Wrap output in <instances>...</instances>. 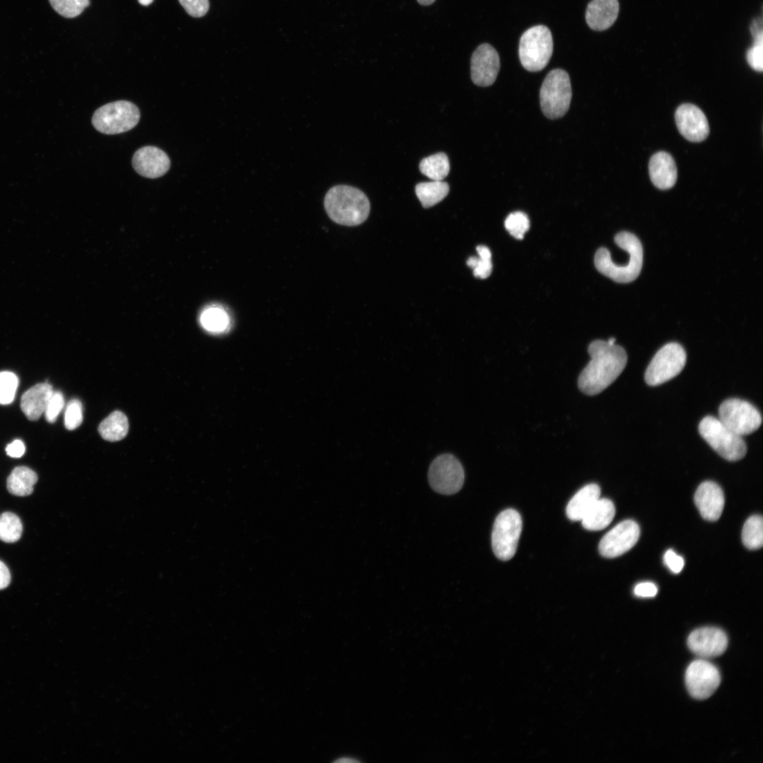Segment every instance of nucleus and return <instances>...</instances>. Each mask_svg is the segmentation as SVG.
<instances>
[{"label": "nucleus", "instance_id": "1", "mask_svg": "<svg viewBox=\"0 0 763 763\" xmlns=\"http://www.w3.org/2000/svg\"><path fill=\"white\" fill-rule=\"evenodd\" d=\"M591 360L581 372L578 386L581 392L593 396L610 386L625 369L627 356L623 348L603 340L591 342Z\"/></svg>", "mask_w": 763, "mask_h": 763}, {"label": "nucleus", "instance_id": "2", "mask_svg": "<svg viewBox=\"0 0 763 763\" xmlns=\"http://www.w3.org/2000/svg\"><path fill=\"white\" fill-rule=\"evenodd\" d=\"M324 208L335 223L346 226L358 225L367 218L370 204L361 190L348 185H336L326 194Z\"/></svg>", "mask_w": 763, "mask_h": 763}, {"label": "nucleus", "instance_id": "3", "mask_svg": "<svg viewBox=\"0 0 763 763\" xmlns=\"http://www.w3.org/2000/svg\"><path fill=\"white\" fill-rule=\"evenodd\" d=\"M698 429L703 439L723 459L735 461L746 454L747 446L742 437L730 430L718 418L704 417Z\"/></svg>", "mask_w": 763, "mask_h": 763}, {"label": "nucleus", "instance_id": "4", "mask_svg": "<svg viewBox=\"0 0 763 763\" xmlns=\"http://www.w3.org/2000/svg\"><path fill=\"white\" fill-rule=\"evenodd\" d=\"M552 51V34L545 25L531 27L520 38L519 59L527 71L536 72L544 69L550 61Z\"/></svg>", "mask_w": 763, "mask_h": 763}, {"label": "nucleus", "instance_id": "5", "mask_svg": "<svg viewBox=\"0 0 763 763\" xmlns=\"http://www.w3.org/2000/svg\"><path fill=\"white\" fill-rule=\"evenodd\" d=\"M571 99L572 87L568 73L561 69L550 71L540 91L543 113L552 119L562 117L568 111Z\"/></svg>", "mask_w": 763, "mask_h": 763}, {"label": "nucleus", "instance_id": "6", "mask_svg": "<svg viewBox=\"0 0 763 763\" xmlns=\"http://www.w3.org/2000/svg\"><path fill=\"white\" fill-rule=\"evenodd\" d=\"M140 111L133 102L118 100L99 107L94 112L92 124L105 134H117L134 128L140 119Z\"/></svg>", "mask_w": 763, "mask_h": 763}, {"label": "nucleus", "instance_id": "7", "mask_svg": "<svg viewBox=\"0 0 763 763\" xmlns=\"http://www.w3.org/2000/svg\"><path fill=\"white\" fill-rule=\"evenodd\" d=\"M522 529L519 513L507 509L497 516L492 531V547L496 557L501 560L511 559L516 553Z\"/></svg>", "mask_w": 763, "mask_h": 763}, {"label": "nucleus", "instance_id": "8", "mask_svg": "<svg viewBox=\"0 0 763 763\" xmlns=\"http://www.w3.org/2000/svg\"><path fill=\"white\" fill-rule=\"evenodd\" d=\"M686 353L677 343H669L658 350L645 372L647 384L657 386L676 377L684 368Z\"/></svg>", "mask_w": 763, "mask_h": 763}, {"label": "nucleus", "instance_id": "9", "mask_svg": "<svg viewBox=\"0 0 763 763\" xmlns=\"http://www.w3.org/2000/svg\"><path fill=\"white\" fill-rule=\"evenodd\" d=\"M464 477L461 462L451 454L437 456L428 471L430 485L442 495H450L459 492L463 485Z\"/></svg>", "mask_w": 763, "mask_h": 763}, {"label": "nucleus", "instance_id": "10", "mask_svg": "<svg viewBox=\"0 0 763 763\" xmlns=\"http://www.w3.org/2000/svg\"><path fill=\"white\" fill-rule=\"evenodd\" d=\"M718 416L726 427L741 437L756 431L762 424L759 411L740 398L724 401L719 406Z\"/></svg>", "mask_w": 763, "mask_h": 763}, {"label": "nucleus", "instance_id": "11", "mask_svg": "<svg viewBox=\"0 0 763 763\" xmlns=\"http://www.w3.org/2000/svg\"><path fill=\"white\" fill-rule=\"evenodd\" d=\"M721 675L718 668L706 659L692 661L685 673V683L690 695L697 699L711 697L718 687Z\"/></svg>", "mask_w": 763, "mask_h": 763}, {"label": "nucleus", "instance_id": "12", "mask_svg": "<svg viewBox=\"0 0 763 763\" xmlns=\"http://www.w3.org/2000/svg\"><path fill=\"white\" fill-rule=\"evenodd\" d=\"M639 534V526L634 521L625 520L601 538L598 550L602 556L607 558L620 556L637 543Z\"/></svg>", "mask_w": 763, "mask_h": 763}, {"label": "nucleus", "instance_id": "13", "mask_svg": "<svg viewBox=\"0 0 763 763\" xmlns=\"http://www.w3.org/2000/svg\"><path fill=\"white\" fill-rule=\"evenodd\" d=\"M499 67V57L496 49L490 44H481L471 59L472 81L481 87L491 85L497 76Z\"/></svg>", "mask_w": 763, "mask_h": 763}, {"label": "nucleus", "instance_id": "14", "mask_svg": "<svg viewBox=\"0 0 763 763\" xmlns=\"http://www.w3.org/2000/svg\"><path fill=\"white\" fill-rule=\"evenodd\" d=\"M687 646L700 658H711L723 654L728 646V637L721 629L705 627L692 632Z\"/></svg>", "mask_w": 763, "mask_h": 763}, {"label": "nucleus", "instance_id": "15", "mask_svg": "<svg viewBox=\"0 0 763 763\" xmlns=\"http://www.w3.org/2000/svg\"><path fill=\"white\" fill-rule=\"evenodd\" d=\"M675 120L679 132L690 141L700 142L709 135L707 119L703 112L693 104L680 105L675 111Z\"/></svg>", "mask_w": 763, "mask_h": 763}, {"label": "nucleus", "instance_id": "16", "mask_svg": "<svg viewBox=\"0 0 763 763\" xmlns=\"http://www.w3.org/2000/svg\"><path fill=\"white\" fill-rule=\"evenodd\" d=\"M132 165L140 175L155 179L164 175L170 167L168 155L155 146H144L138 149L132 158Z\"/></svg>", "mask_w": 763, "mask_h": 763}, {"label": "nucleus", "instance_id": "17", "mask_svg": "<svg viewBox=\"0 0 763 763\" xmlns=\"http://www.w3.org/2000/svg\"><path fill=\"white\" fill-rule=\"evenodd\" d=\"M694 504L701 516L707 521L718 520L723 510L725 498L722 489L714 482L704 481L697 487Z\"/></svg>", "mask_w": 763, "mask_h": 763}, {"label": "nucleus", "instance_id": "18", "mask_svg": "<svg viewBox=\"0 0 763 763\" xmlns=\"http://www.w3.org/2000/svg\"><path fill=\"white\" fill-rule=\"evenodd\" d=\"M650 179L658 189L666 190L673 187L678 177L677 167L673 158L667 152L653 154L649 163Z\"/></svg>", "mask_w": 763, "mask_h": 763}, {"label": "nucleus", "instance_id": "19", "mask_svg": "<svg viewBox=\"0 0 763 763\" xmlns=\"http://www.w3.org/2000/svg\"><path fill=\"white\" fill-rule=\"evenodd\" d=\"M618 12L617 0H591L587 6L586 20L592 30L603 31L615 23Z\"/></svg>", "mask_w": 763, "mask_h": 763}, {"label": "nucleus", "instance_id": "20", "mask_svg": "<svg viewBox=\"0 0 763 763\" xmlns=\"http://www.w3.org/2000/svg\"><path fill=\"white\" fill-rule=\"evenodd\" d=\"M52 393V385L47 382L37 384L23 393L20 408L29 420L36 421L42 416Z\"/></svg>", "mask_w": 763, "mask_h": 763}, {"label": "nucleus", "instance_id": "21", "mask_svg": "<svg viewBox=\"0 0 763 763\" xmlns=\"http://www.w3.org/2000/svg\"><path fill=\"white\" fill-rule=\"evenodd\" d=\"M615 508L611 500L598 498L589 508L581 520L584 528L588 531H601L613 521Z\"/></svg>", "mask_w": 763, "mask_h": 763}, {"label": "nucleus", "instance_id": "22", "mask_svg": "<svg viewBox=\"0 0 763 763\" xmlns=\"http://www.w3.org/2000/svg\"><path fill=\"white\" fill-rule=\"evenodd\" d=\"M601 488L595 483L581 487L567 504L566 514L572 521H581L589 508L600 497Z\"/></svg>", "mask_w": 763, "mask_h": 763}, {"label": "nucleus", "instance_id": "23", "mask_svg": "<svg viewBox=\"0 0 763 763\" xmlns=\"http://www.w3.org/2000/svg\"><path fill=\"white\" fill-rule=\"evenodd\" d=\"M37 475L27 466L16 467L7 478V490L13 495L23 497L32 494Z\"/></svg>", "mask_w": 763, "mask_h": 763}, {"label": "nucleus", "instance_id": "24", "mask_svg": "<svg viewBox=\"0 0 763 763\" xmlns=\"http://www.w3.org/2000/svg\"><path fill=\"white\" fill-rule=\"evenodd\" d=\"M128 430V419L122 412L119 410L112 412L100 422L98 427L100 436L110 442L122 439L127 434Z\"/></svg>", "mask_w": 763, "mask_h": 763}, {"label": "nucleus", "instance_id": "25", "mask_svg": "<svg viewBox=\"0 0 763 763\" xmlns=\"http://www.w3.org/2000/svg\"><path fill=\"white\" fill-rule=\"evenodd\" d=\"M415 191L422 207L427 208L436 205L448 195L449 186L443 181L420 182L416 184Z\"/></svg>", "mask_w": 763, "mask_h": 763}, {"label": "nucleus", "instance_id": "26", "mask_svg": "<svg viewBox=\"0 0 763 763\" xmlns=\"http://www.w3.org/2000/svg\"><path fill=\"white\" fill-rule=\"evenodd\" d=\"M750 30L754 39L752 46L747 49L746 59L754 70L762 72L763 70V30L762 18L752 20Z\"/></svg>", "mask_w": 763, "mask_h": 763}, {"label": "nucleus", "instance_id": "27", "mask_svg": "<svg viewBox=\"0 0 763 763\" xmlns=\"http://www.w3.org/2000/svg\"><path fill=\"white\" fill-rule=\"evenodd\" d=\"M420 172L433 181H442L450 170L449 160L444 153H437L423 158L419 164Z\"/></svg>", "mask_w": 763, "mask_h": 763}, {"label": "nucleus", "instance_id": "28", "mask_svg": "<svg viewBox=\"0 0 763 763\" xmlns=\"http://www.w3.org/2000/svg\"><path fill=\"white\" fill-rule=\"evenodd\" d=\"M742 540L744 545L750 550H757L763 544V520L759 515L749 517L745 522L742 531Z\"/></svg>", "mask_w": 763, "mask_h": 763}, {"label": "nucleus", "instance_id": "29", "mask_svg": "<svg viewBox=\"0 0 763 763\" xmlns=\"http://www.w3.org/2000/svg\"><path fill=\"white\" fill-rule=\"evenodd\" d=\"M23 525L19 517L11 512L0 515V540L5 543H14L21 537Z\"/></svg>", "mask_w": 763, "mask_h": 763}, {"label": "nucleus", "instance_id": "30", "mask_svg": "<svg viewBox=\"0 0 763 763\" xmlns=\"http://www.w3.org/2000/svg\"><path fill=\"white\" fill-rule=\"evenodd\" d=\"M479 257L471 256L468 259L466 264L473 268L475 277L485 279L492 273V264L491 261L492 254L489 248L485 245H479L476 247Z\"/></svg>", "mask_w": 763, "mask_h": 763}, {"label": "nucleus", "instance_id": "31", "mask_svg": "<svg viewBox=\"0 0 763 763\" xmlns=\"http://www.w3.org/2000/svg\"><path fill=\"white\" fill-rule=\"evenodd\" d=\"M200 321L203 328L211 332L223 331L229 324L226 312L217 307L205 309L201 315Z\"/></svg>", "mask_w": 763, "mask_h": 763}, {"label": "nucleus", "instance_id": "32", "mask_svg": "<svg viewBox=\"0 0 763 763\" xmlns=\"http://www.w3.org/2000/svg\"><path fill=\"white\" fill-rule=\"evenodd\" d=\"M504 227L514 237L522 239L524 234L530 227V221L527 215L521 211L510 213L504 221Z\"/></svg>", "mask_w": 763, "mask_h": 763}, {"label": "nucleus", "instance_id": "33", "mask_svg": "<svg viewBox=\"0 0 763 763\" xmlns=\"http://www.w3.org/2000/svg\"><path fill=\"white\" fill-rule=\"evenodd\" d=\"M52 7L65 18L80 15L90 4L89 0H49Z\"/></svg>", "mask_w": 763, "mask_h": 763}, {"label": "nucleus", "instance_id": "34", "mask_svg": "<svg viewBox=\"0 0 763 763\" xmlns=\"http://www.w3.org/2000/svg\"><path fill=\"white\" fill-rule=\"evenodd\" d=\"M18 386V379L14 373L0 372V404H9L13 401Z\"/></svg>", "mask_w": 763, "mask_h": 763}, {"label": "nucleus", "instance_id": "35", "mask_svg": "<svg viewBox=\"0 0 763 763\" xmlns=\"http://www.w3.org/2000/svg\"><path fill=\"white\" fill-rule=\"evenodd\" d=\"M83 421V409L80 401L71 400L65 411L64 425L67 430H72L78 427Z\"/></svg>", "mask_w": 763, "mask_h": 763}, {"label": "nucleus", "instance_id": "36", "mask_svg": "<svg viewBox=\"0 0 763 763\" xmlns=\"http://www.w3.org/2000/svg\"><path fill=\"white\" fill-rule=\"evenodd\" d=\"M64 404V400L61 392L53 391L44 413L47 422L52 423L56 421Z\"/></svg>", "mask_w": 763, "mask_h": 763}, {"label": "nucleus", "instance_id": "37", "mask_svg": "<svg viewBox=\"0 0 763 763\" xmlns=\"http://www.w3.org/2000/svg\"><path fill=\"white\" fill-rule=\"evenodd\" d=\"M188 14L193 17H202L209 9L208 0H179Z\"/></svg>", "mask_w": 763, "mask_h": 763}, {"label": "nucleus", "instance_id": "38", "mask_svg": "<svg viewBox=\"0 0 763 763\" xmlns=\"http://www.w3.org/2000/svg\"><path fill=\"white\" fill-rule=\"evenodd\" d=\"M663 561L670 570L675 574L680 572L685 564L684 559L671 549L664 554Z\"/></svg>", "mask_w": 763, "mask_h": 763}, {"label": "nucleus", "instance_id": "39", "mask_svg": "<svg viewBox=\"0 0 763 763\" xmlns=\"http://www.w3.org/2000/svg\"><path fill=\"white\" fill-rule=\"evenodd\" d=\"M657 591V586L652 582L639 583L634 589V594L639 597H653Z\"/></svg>", "mask_w": 763, "mask_h": 763}, {"label": "nucleus", "instance_id": "40", "mask_svg": "<svg viewBox=\"0 0 763 763\" xmlns=\"http://www.w3.org/2000/svg\"><path fill=\"white\" fill-rule=\"evenodd\" d=\"M25 445L21 440L16 439L6 447V454L13 458H20L25 453Z\"/></svg>", "mask_w": 763, "mask_h": 763}, {"label": "nucleus", "instance_id": "41", "mask_svg": "<svg viewBox=\"0 0 763 763\" xmlns=\"http://www.w3.org/2000/svg\"><path fill=\"white\" fill-rule=\"evenodd\" d=\"M10 582V572L6 564L0 560V590L6 588Z\"/></svg>", "mask_w": 763, "mask_h": 763}, {"label": "nucleus", "instance_id": "42", "mask_svg": "<svg viewBox=\"0 0 763 763\" xmlns=\"http://www.w3.org/2000/svg\"><path fill=\"white\" fill-rule=\"evenodd\" d=\"M417 1L421 6H429L432 4L435 0H417Z\"/></svg>", "mask_w": 763, "mask_h": 763}, {"label": "nucleus", "instance_id": "43", "mask_svg": "<svg viewBox=\"0 0 763 763\" xmlns=\"http://www.w3.org/2000/svg\"><path fill=\"white\" fill-rule=\"evenodd\" d=\"M138 1L141 4H142L143 6H148V5L150 4L153 1V0H138Z\"/></svg>", "mask_w": 763, "mask_h": 763}]
</instances>
